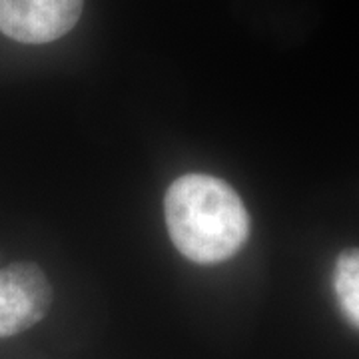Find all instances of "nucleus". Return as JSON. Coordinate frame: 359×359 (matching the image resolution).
<instances>
[{
    "label": "nucleus",
    "instance_id": "1",
    "mask_svg": "<svg viewBox=\"0 0 359 359\" xmlns=\"http://www.w3.org/2000/svg\"><path fill=\"white\" fill-rule=\"evenodd\" d=\"M166 228L180 254L196 264H219L244 248L250 216L228 182L208 174L174 180L164 198Z\"/></svg>",
    "mask_w": 359,
    "mask_h": 359
},
{
    "label": "nucleus",
    "instance_id": "2",
    "mask_svg": "<svg viewBox=\"0 0 359 359\" xmlns=\"http://www.w3.org/2000/svg\"><path fill=\"white\" fill-rule=\"evenodd\" d=\"M52 287L44 271L30 262L0 268V337L22 334L50 309Z\"/></svg>",
    "mask_w": 359,
    "mask_h": 359
},
{
    "label": "nucleus",
    "instance_id": "3",
    "mask_svg": "<svg viewBox=\"0 0 359 359\" xmlns=\"http://www.w3.org/2000/svg\"><path fill=\"white\" fill-rule=\"evenodd\" d=\"M84 0H0V32L22 44L62 39L78 22Z\"/></svg>",
    "mask_w": 359,
    "mask_h": 359
},
{
    "label": "nucleus",
    "instance_id": "4",
    "mask_svg": "<svg viewBox=\"0 0 359 359\" xmlns=\"http://www.w3.org/2000/svg\"><path fill=\"white\" fill-rule=\"evenodd\" d=\"M334 283L341 311L359 327V250H346L337 257Z\"/></svg>",
    "mask_w": 359,
    "mask_h": 359
}]
</instances>
